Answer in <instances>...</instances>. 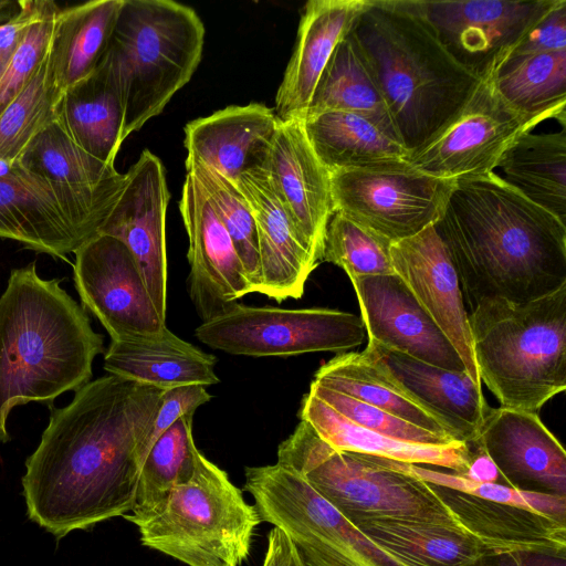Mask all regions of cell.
Listing matches in <instances>:
<instances>
[{
	"instance_id": "cell-28",
	"label": "cell",
	"mask_w": 566,
	"mask_h": 566,
	"mask_svg": "<svg viewBox=\"0 0 566 566\" xmlns=\"http://www.w3.org/2000/svg\"><path fill=\"white\" fill-rule=\"evenodd\" d=\"M56 120L82 149L115 166L125 140L124 103L116 74L105 55L88 77L62 93Z\"/></svg>"
},
{
	"instance_id": "cell-3",
	"label": "cell",
	"mask_w": 566,
	"mask_h": 566,
	"mask_svg": "<svg viewBox=\"0 0 566 566\" xmlns=\"http://www.w3.org/2000/svg\"><path fill=\"white\" fill-rule=\"evenodd\" d=\"M104 352L85 310L61 287L39 276L35 263L13 269L0 296V441L8 442L11 410L28 402L52 407L65 391L91 381Z\"/></svg>"
},
{
	"instance_id": "cell-24",
	"label": "cell",
	"mask_w": 566,
	"mask_h": 566,
	"mask_svg": "<svg viewBox=\"0 0 566 566\" xmlns=\"http://www.w3.org/2000/svg\"><path fill=\"white\" fill-rule=\"evenodd\" d=\"M279 124L264 104L228 106L185 126L187 158L237 184L245 171L264 167Z\"/></svg>"
},
{
	"instance_id": "cell-13",
	"label": "cell",
	"mask_w": 566,
	"mask_h": 566,
	"mask_svg": "<svg viewBox=\"0 0 566 566\" xmlns=\"http://www.w3.org/2000/svg\"><path fill=\"white\" fill-rule=\"evenodd\" d=\"M537 124L512 109L490 80L481 81L458 114L430 140L409 153L417 170L443 179L494 171L507 147Z\"/></svg>"
},
{
	"instance_id": "cell-31",
	"label": "cell",
	"mask_w": 566,
	"mask_h": 566,
	"mask_svg": "<svg viewBox=\"0 0 566 566\" xmlns=\"http://www.w3.org/2000/svg\"><path fill=\"white\" fill-rule=\"evenodd\" d=\"M123 0H93L60 8L50 46V63L59 90L88 77L103 60Z\"/></svg>"
},
{
	"instance_id": "cell-22",
	"label": "cell",
	"mask_w": 566,
	"mask_h": 566,
	"mask_svg": "<svg viewBox=\"0 0 566 566\" xmlns=\"http://www.w3.org/2000/svg\"><path fill=\"white\" fill-rule=\"evenodd\" d=\"M458 441L474 443L490 408L467 371L441 368L368 343L363 352Z\"/></svg>"
},
{
	"instance_id": "cell-2",
	"label": "cell",
	"mask_w": 566,
	"mask_h": 566,
	"mask_svg": "<svg viewBox=\"0 0 566 566\" xmlns=\"http://www.w3.org/2000/svg\"><path fill=\"white\" fill-rule=\"evenodd\" d=\"M436 227L470 312L484 300L524 303L566 284V223L494 171L457 179Z\"/></svg>"
},
{
	"instance_id": "cell-33",
	"label": "cell",
	"mask_w": 566,
	"mask_h": 566,
	"mask_svg": "<svg viewBox=\"0 0 566 566\" xmlns=\"http://www.w3.org/2000/svg\"><path fill=\"white\" fill-rule=\"evenodd\" d=\"M516 113L535 122L566 126V50L506 59L490 80Z\"/></svg>"
},
{
	"instance_id": "cell-19",
	"label": "cell",
	"mask_w": 566,
	"mask_h": 566,
	"mask_svg": "<svg viewBox=\"0 0 566 566\" xmlns=\"http://www.w3.org/2000/svg\"><path fill=\"white\" fill-rule=\"evenodd\" d=\"M395 273L454 346L472 380L481 385L459 276L436 224L390 244Z\"/></svg>"
},
{
	"instance_id": "cell-11",
	"label": "cell",
	"mask_w": 566,
	"mask_h": 566,
	"mask_svg": "<svg viewBox=\"0 0 566 566\" xmlns=\"http://www.w3.org/2000/svg\"><path fill=\"white\" fill-rule=\"evenodd\" d=\"M195 334L203 344L232 355L286 357L347 353L364 342L366 329L360 316L338 310H286L235 302L202 322Z\"/></svg>"
},
{
	"instance_id": "cell-52",
	"label": "cell",
	"mask_w": 566,
	"mask_h": 566,
	"mask_svg": "<svg viewBox=\"0 0 566 566\" xmlns=\"http://www.w3.org/2000/svg\"><path fill=\"white\" fill-rule=\"evenodd\" d=\"M20 11V1H0V24L9 21Z\"/></svg>"
},
{
	"instance_id": "cell-18",
	"label": "cell",
	"mask_w": 566,
	"mask_h": 566,
	"mask_svg": "<svg viewBox=\"0 0 566 566\" xmlns=\"http://www.w3.org/2000/svg\"><path fill=\"white\" fill-rule=\"evenodd\" d=\"M368 343L421 361L467 371L454 346L396 274L350 277Z\"/></svg>"
},
{
	"instance_id": "cell-47",
	"label": "cell",
	"mask_w": 566,
	"mask_h": 566,
	"mask_svg": "<svg viewBox=\"0 0 566 566\" xmlns=\"http://www.w3.org/2000/svg\"><path fill=\"white\" fill-rule=\"evenodd\" d=\"M45 3L46 0H22L19 13L0 24V76Z\"/></svg>"
},
{
	"instance_id": "cell-17",
	"label": "cell",
	"mask_w": 566,
	"mask_h": 566,
	"mask_svg": "<svg viewBox=\"0 0 566 566\" xmlns=\"http://www.w3.org/2000/svg\"><path fill=\"white\" fill-rule=\"evenodd\" d=\"M179 210L189 241V295L206 322L253 291L228 231L190 172L182 185Z\"/></svg>"
},
{
	"instance_id": "cell-49",
	"label": "cell",
	"mask_w": 566,
	"mask_h": 566,
	"mask_svg": "<svg viewBox=\"0 0 566 566\" xmlns=\"http://www.w3.org/2000/svg\"><path fill=\"white\" fill-rule=\"evenodd\" d=\"M471 448L473 449L474 453L470 462L469 469L464 474L460 475L470 479L474 482H492L505 484L496 465L489 458V455L479 448Z\"/></svg>"
},
{
	"instance_id": "cell-8",
	"label": "cell",
	"mask_w": 566,
	"mask_h": 566,
	"mask_svg": "<svg viewBox=\"0 0 566 566\" xmlns=\"http://www.w3.org/2000/svg\"><path fill=\"white\" fill-rule=\"evenodd\" d=\"M260 523L256 507L200 451L192 476L132 522L144 546L187 566H241Z\"/></svg>"
},
{
	"instance_id": "cell-16",
	"label": "cell",
	"mask_w": 566,
	"mask_h": 566,
	"mask_svg": "<svg viewBox=\"0 0 566 566\" xmlns=\"http://www.w3.org/2000/svg\"><path fill=\"white\" fill-rule=\"evenodd\" d=\"M169 197L160 159L144 149L125 174L119 196L99 230L120 240L133 253L164 319L167 307L165 224Z\"/></svg>"
},
{
	"instance_id": "cell-53",
	"label": "cell",
	"mask_w": 566,
	"mask_h": 566,
	"mask_svg": "<svg viewBox=\"0 0 566 566\" xmlns=\"http://www.w3.org/2000/svg\"><path fill=\"white\" fill-rule=\"evenodd\" d=\"M289 566H305V564H304V562H303L298 551L294 546V544H293V548H292Z\"/></svg>"
},
{
	"instance_id": "cell-7",
	"label": "cell",
	"mask_w": 566,
	"mask_h": 566,
	"mask_svg": "<svg viewBox=\"0 0 566 566\" xmlns=\"http://www.w3.org/2000/svg\"><path fill=\"white\" fill-rule=\"evenodd\" d=\"M276 463L295 471L354 525L395 520L461 527L429 483L331 447L304 420L280 443Z\"/></svg>"
},
{
	"instance_id": "cell-37",
	"label": "cell",
	"mask_w": 566,
	"mask_h": 566,
	"mask_svg": "<svg viewBox=\"0 0 566 566\" xmlns=\"http://www.w3.org/2000/svg\"><path fill=\"white\" fill-rule=\"evenodd\" d=\"M192 416L179 418L148 451L137 481L133 510L123 517L133 522L153 512L171 490L193 474L199 449L192 437Z\"/></svg>"
},
{
	"instance_id": "cell-32",
	"label": "cell",
	"mask_w": 566,
	"mask_h": 566,
	"mask_svg": "<svg viewBox=\"0 0 566 566\" xmlns=\"http://www.w3.org/2000/svg\"><path fill=\"white\" fill-rule=\"evenodd\" d=\"M499 177L533 203L566 221V129L518 136L503 153Z\"/></svg>"
},
{
	"instance_id": "cell-12",
	"label": "cell",
	"mask_w": 566,
	"mask_h": 566,
	"mask_svg": "<svg viewBox=\"0 0 566 566\" xmlns=\"http://www.w3.org/2000/svg\"><path fill=\"white\" fill-rule=\"evenodd\" d=\"M454 186L455 180L427 175L407 161L331 174L334 212L390 243L436 224Z\"/></svg>"
},
{
	"instance_id": "cell-30",
	"label": "cell",
	"mask_w": 566,
	"mask_h": 566,
	"mask_svg": "<svg viewBox=\"0 0 566 566\" xmlns=\"http://www.w3.org/2000/svg\"><path fill=\"white\" fill-rule=\"evenodd\" d=\"M306 138L329 174L407 161L409 151L371 118L328 111L301 120Z\"/></svg>"
},
{
	"instance_id": "cell-29",
	"label": "cell",
	"mask_w": 566,
	"mask_h": 566,
	"mask_svg": "<svg viewBox=\"0 0 566 566\" xmlns=\"http://www.w3.org/2000/svg\"><path fill=\"white\" fill-rule=\"evenodd\" d=\"M300 419L306 421L331 447L394 461L444 468L464 474L473 457L465 442L422 444L389 438L346 419L308 391L303 398Z\"/></svg>"
},
{
	"instance_id": "cell-21",
	"label": "cell",
	"mask_w": 566,
	"mask_h": 566,
	"mask_svg": "<svg viewBox=\"0 0 566 566\" xmlns=\"http://www.w3.org/2000/svg\"><path fill=\"white\" fill-rule=\"evenodd\" d=\"M263 169L319 264L327 224L334 214L331 174L314 154L301 120H280Z\"/></svg>"
},
{
	"instance_id": "cell-10",
	"label": "cell",
	"mask_w": 566,
	"mask_h": 566,
	"mask_svg": "<svg viewBox=\"0 0 566 566\" xmlns=\"http://www.w3.org/2000/svg\"><path fill=\"white\" fill-rule=\"evenodd\" d=\"M123 185L70 186L0 158V238L67 261L99 233Z\"/></svg>"
},
{
	"instance_id": "cell-44",
	"label": "cell",
	"mask_w": 566,
	"mask_h": 566,
	"mask_svg": "<svg viewBox=\"0 0 566 566\" xmlns=\"http://www.w3.org/2000/svg\"><path fill=\"white\" fill-rule=\"evenodd\" d=\"M60 7L46 0L0 76V114L31 81L46 56Z\"/></svg>"
},
{
	"instance_id": "cell-20",
	"label": "cell",
	"mask_w": 566,
	"mask_h": 566,
	"mask_svg": "<svg viewBox=\"0 0 566 566\" xmlns=\"http://www.w3.org/2000/svg\"><path fill=\"white\" fill-rule=\"evenodd\" d=\"M471 447L484 451L504 483L566 496V452L536 412L490 407Z\"/></svg>"
},
{
	"instance_id": "cell-51",
	"label": "cell",
	"mask_w": 566,
	"mask_h": 566,
	"mask_svg": "<svg viewBox=\"0 0 566 566\" xmlns=\"http://www.w3.org/2000/svg\"><path fill=\"white\" fill-rule=\"evenodd\" d=\"M468 566H522L512 553L486 552Z\"/></svg>"
},
{
	"instance_id": "cell-6",
	"label": "cell",
	"mask_w": 566,
	"mask_h": 566,
	"mask_svg": "<svg viewBox=\"0 0 566 566\" xmlns=\"http://www.w3.org/2000/svg\"><path fill=\"white\" fill-rule=\"evenodd\" d=\"M205 25L171 0H123L105 53L122 92L124 139L159 115L197 70Z\"/></svg>"
},
{
	"instance_id": "cell-50",
	"label": "cell",
	"mask_w": 566,
	"mask_h": 566,
	"mask_svg": "<svg viewBox=\"0 0 566 566\" xmlns=\"http://www.w3.org/2000/svg\"><path fill=\"white\" fill-rule=\"evenodd\" d=\"M522 566H566V555L543 553H512Z\"/></svg>"
},
{
	"instance_id": "cell-5",
	"label": "cell",
	"mask_w": 566,
	"mask_h": 566,
	"mask_svg": "<svg viewBox=\"0 0 566 566\" xmlns=\"http://www.w3.org/2000/svg\"><path fill=\"white\" fill-rule=\"evenodd\" d=\"M481 381L500 407L536 412L566 389V284L533 301L480 302L469 313Z\"/></svg>"
},
{
	"instance_id": "cell-9",
	"label": "cell",
	"mask_w": 566,
	"mask_h": 566,
	"mask_svg": "<svg viewBox=\"0 0 566 566\" xmlns=\"http://www.w3.org/2000/svg\"><path fill=\"white\" fill-rule=\"evenodd\" d=\"M244 476L261 522L281 530L305 566H411L365 535L295 471L275 463L247 467Z\"/></svg>"
},
{
	"instance_id": "cell-38",
	"label": "cell",
	"mask_w": 566,
	"mask_h": 566,
	"mask_svg": "<svg viewBox=\"0 0 566 566\" xmlns=\"http://www.w3.org/2000/svg\"><path fill=\"white\" fill-rule=\"evenodd\" d=\"M49 180L76 187L122 184L125 175L76 145L55 119L43 128L17 159Z\"/></svg>"
},
{
	"instance_id": "cell-4",
	"label": "cell",
	"mask_w": 566,
	"mask_h": 566,
	"mask_svg": "<svg viewBox=\"0 0 566 566\" xmlns=\"http://www.w3.org/2000/svg\"><path fill=\"white\" fill-rule=\"evenodd\" d=\"M350 34L409 153L441 130L481 82L449 53L412 0H368Z\"/></svg>"
},
{
	"instance_id": "cell-36",
	"label": "cell",
	"mask_w": 566,
	"mask_h": 566,
	"mask_svg": "<svg viewBox=\"0 0 566 566\" xmlns=\"http://www.w3.org/2000/svg\"><path fill=\"white\" fill-rule=\"evenodd\" d=\"M328 111L367 116L397 137L382 95L350 32L337 44L321 74L304 118Z\"/></svg>"
},
{
	"instance_id": "cell-26",
	"label": "cell",
	"mask_w": 566,
	"mask_h": 566,
	"mask_svg": "<svg viewBox=\"0 0 566 566\" xmlns=\"http://www.w3.org/2000/svg\"><path fill=\"white\" fill-rule=\"evenodd\" d=\"M458 524L491 553L566 555V523L430 484Z\"/></svg>"
},
{
	"instance_id": "cell-42",
	"label": "cell",
	"mask_w": 566,
	"mask_h": 566,
	"mask_svg": "<svg viewBox=\"0 0 566 566\" xmlns=\"http://www.w3.org/2000/svg\"><path fill=\"white\" fill-rule=\"evenodd\" d=\"M390 242L334 212L327 224L322 262L342 268L347 275H384L395 273Z\"/></svg>"
},
{
	"instance_id": "cell-14",
	"label": "cell",
	"mask_w": 566,
	"mask_h": 566,
	"mask_svg": "<svg viewBox=\"0 0 566 566\" xmlns=\"http://www.w3.org/2000/svg\"><path fill=\"white\" fill-rule=\"evenodd\" d=\"M449 53L481 81L491 80L556 0H412Z\"/></svg>"
},
{
	"instance_id": "cell-15",
	"label": "cell",
	"mask_w": 566,
	"mask_h": 566,
	"mask_svg": "<svg viewBox=\"0 0 566 566\" xmlns=\"http://www.w3.org/2000/svg\"><path fill=\"white\" fill-rule=\"evenodd\" d=\"M74 254V284L82 307L102 323L112 340L159 333L166 327L136 259L120 240L98 233Z\"/></svg>"
},
{
	"instance_id": "cell-25",
	"label": "cell",
	"mask_w": 566,
	"mask_h": 566,
	"mask_svg": "<svg viewBox=\"0 0 566 566\" xmlns=\"http://www.w3.org/2000/svg\"><path fill=\"white\" fill-rule=\"evenodd\" d=\"M367 6L368 0H310L305 3L296 44L275 95L274 112L281 122L304 118L334 50Z\"/></svg>"
},
{
	"instance_id": "cell-40",
	"label": "cell",
	"mask_w": 566,
	"mask_h": 566,
	"mask_svg": "<svg viewBox=\"0 0 566 566\" xmlns=\"http://www.w3.org/2000/svg\"><path fill=\"white\" fill-rule=\"evenodd\" d=\"M61 96L49 50L28 85L0 114V158L12 163L20 157L28 144L56 119Z\"/></svg>"
},
{
	"instance_id": "cell-43",
	"label": "cell",
	"mask_w": 566,
	"mask_h": 566,
	"mask_svg": "<svg viewBox=\"0 0 566 566\" xmlns=\"http://www.w3.org/2000/svg\"><path fill=\"white\" fill-rule=\"evenodd\" d=\"M310 392L355 424L397 440L422 444H450L441 437L389 412L312 381Z\"/></svg>"
},
{
	"instance_id": "cell-48",
	"label": "cell",
	"mask_w": 566,
	"mask_h": 566,
	"mask_svg": "<svg viewBox=\"0 0 566 566\" xmlns=\"http://www.w3.org/2000/svg\"><path fill=\"white\" fill-rule=\"evenodd\" d=\"M292 548L291 539L281 530L273 527L268 534L262 566H289Z\"/></svg>"
},
{
	"instance_id": "cell-34",
	"label": "cell",
	"mask_w": 566,
	"mask_h": 566,
	"mask_svg": "<svg viewBox=\"0 0 566 566\" xmlns=\"http://www.w3.org/2000/svg\"><path fill=\"white\" fill-rule=\"evenodd\" d=\"M356 526L411 566H468L488 552L457 526L395 520H371Z\"/></svg>"
},
{
	"instance_id": "cell-23",
	"label": "cell",
	"mask_w": 566,
	"mask_h": 566,
	"mask_svg": "<svg viewBox=\"0 0 566 566\" xmlns=\"http://www.w3.org/2000/svg\"><path fill=\"white\" fill-rule=\"evenodd\" d=\"M237 185L249 201L258 228L259 293L283 302L298 300L318 263L283 207L263 168L245 171Z\"/></svg>"
},
{
	"instance_id": "cell-45",
	"label": "cell",
	"mask_w": 566,
	"mask_h": 566,
	"mask_svg": "<svg viewBox=\"0 0 566 566\" xmlns=\"http://www.w3.org/2000/svg\"><path fill=\"white\" fill-rule=\"evenodd\" d=\"M210 399L207 387L201 385H187L164 390L153 423L138 448L137 458L140 469L155 441L179 418L193 415L198 407Z\"/></svg>"
},
{
	"instance_id": "cell-27",
	"label": "cell",
	"mask_w": 566,
	"mask_h": 566,
	"mask_svg": "<svg viewBox=\"0 0 566 566\" xmlns=\"http://www.w3.org/2000/svg\"><path fill=\"white\" fill-rule=\"evenodd\" d=\"M217 359L175 335L167 326L159 333L112 340L104 369L112 375L167 390L187 385L219 382Z\"/></svg>"
},
{
	"instance_id": "cell-1",
	"label": "cell",
	"mask_w": 566,
	"mask_h": 566,
	"mask_svg": "<svg viewBox=\"0 0 566 566\" xmlns=\"http://www.w3.org/2000/svg\"><path fill=\"white\" fill-rule=\"evenodd\" d=\"M163 391L109 374L75 391L67 406L51 407L21 479L28 517L59 541L128 514L138 448Z\"/></svg>"
},
{
	"instance_id": "cell-41",
	"label": "cell",
	"mask_w": 566,
	"mask_h": 566,
	"mask_svg": "<svg viewBox=\"0 0 566 566\" xmlns=\"http://www.w3.org/2000/svg\"><path fill=\"white\" fill-rule=\"evenodd\" d=\"M368 457L384 467L416 476L429 484L444 486L483 500L526 509L566 523V496L564 495L525 491L501 483L474 482L454 472L447 473L426 465Z\"/></svg>"
},
{
	"instance_id": "cell-39",
	"label": "cell",
	"mask_w": 566,
	"mask_h": 566,
	"mask_svg": "<svg viewBox=\"0 0 566 566\" xmlns=\"http://www.w3.org/2000/svg\"><path fill=\"white\" fill-rule=\"evenodd\" d=\"M190 172L207 193L228 231L253 292L259 293L260 261L258 228L252 208L237 184L214 169L186 158Z\"/></svg>"
},
{
	"instance_id": "cell-35",
	"label": "cell",
	"mask_w": 566,
	"mask_h": 566,
	"mask_svg": "<svg viewBox=\"0 0 566 566\" xmlns=\"http://www.w3.org/2000/svg\"><path fill=\"white\" fill-rule=\"evenodd\" d=\"M313 380L430 432L455 440L438 419L408 397L363 352L337 355L319 367Z\"/></svg>"
},
{
	"instance_id": "cell-46",
	"label": "cell",
	"mask_w": 566,
	"mask_h": 566,
	"mask_svg": "<svg viewBox=\"0 0 566 566\" xmlns=\"http://www.w3.org/2000/svg\"><path fill=\"white\" fill-rule=\"evenodd\" d=\"M566 50V1L556 0L523 36L509 57Z\"/></svg>"
}]
</instances>
